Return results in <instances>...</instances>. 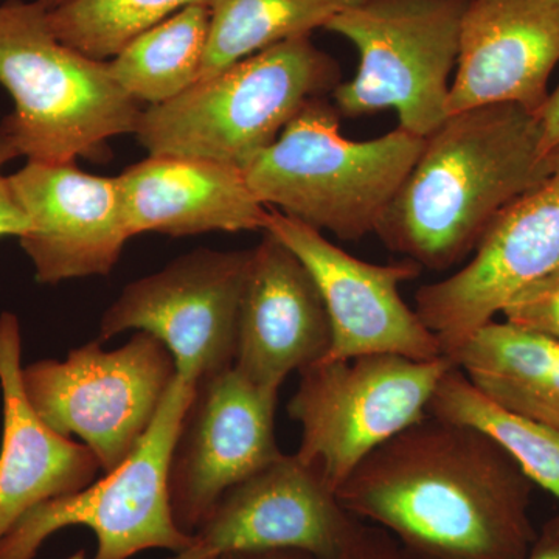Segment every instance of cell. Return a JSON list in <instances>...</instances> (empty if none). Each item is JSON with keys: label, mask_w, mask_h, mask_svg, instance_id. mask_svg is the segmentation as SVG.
I'll return each instance as SVG.
<instances>
[{"label": "cell", "mask_w": 559, "mask_h": 559, "mask_svg": "<svg viewBox=\"0 0 559 559\" xmlns=\"http://www.w3.org/2000/svg\"><path fill=\"white\" fill-rule=\"evenodd\" d=\"M533 487L487 433L428 415L364 459L336 498L411 559H524L538 535Z\"/></svg>", "instance_id": "cell-1"}, {"label": "cell", "mask_w": 559, "mask_h": 559, "mask_svg": "<svg viewBox=\"0 0 559 559\" xmlns=\"http://www.w3.org/2000/svg\"><path fill=\"white\" fill-rule=\"evenodd\" d=\"M539 138V117L521 106L451 114L426 138L374 234L426 270L457 266L503 210L551 175Z\"/></svg>", "instance_id": "cell-2"}, {"label": "cell", "mask_w": 559, "mask_h": 559, "mask_svg": "<svg viewBox=\"0 0 559 559\" xmlns=\"http://www.w3.org/2000/svg\"><path fill=\"white\" fill-rule=\"evenodd\" d=\"M0 84L14 110L0 124L39 164L106 162L108 140L135 134L143 109L94 60L55 36L38 0L0 3Z\"/></svg>", "instance_id": "cell-3"}, {"label": "cell", "mask_w": 559, "mask_h": 559, "mask_svg": "<svg viewBox=\"0 0 559 559\" xmlns=\"http://www.w3.org/2000/svg\"><path fill=\"white\" fill-rule=\"evenodd\" d=\"M326 97L308 102L277 140L242 170L261 204L340 240L377 231L425 138L399 127L378 139H345Z\"/></svg>", "instance_id": "cell-4"}, {"label": "cell", "mask_w": 559, "mask_h": 559, "mask_svg": "<svg viewBox=\"0 0 559 559\" xmlns=\"http://www.w3.org/2000/svg\"><path fill=\"white\" fill-rule=\"evenodd\" d=\"M340 62L311 36L275 44L150 106L135 138L153 156L218 162L245 170L314 98L342 83Z\"/></svg>", "instance_id": "cell-5"}, {"label": "cell", "mask_w": 559, "mask_h": 559, "mask_svg": "<svg viewBox=\"0 0 559 559\" xmlns=\"http://www.w3.org/2000/svg\"><path fill=\"white\" fill-rule=\"evenodd\" d=\"M468 0H356L323 31L349 40L356 75L333 92L341 116L393 109L403 130L429 138L448 119L450 76Z\"/></svg>", "instance_id": "cell-6"}, {"label": "cell", "mask_w": 559, "mask_h": 559, "mask_svg": "<svg viewBox=\"0 0 559 559\" xmlns=\"http://www.w3.org/2000/svg\"><path fill=\"white\" fill-rule=\"evenodd\" d=\"M194 389L197 382L176 374L156 418L130 457L95 484L27 511L0 540V559H35L51 535L68 527H87L94 533V559L190 549L197 539L183 533L173 518L168 469Z\"/></svg>", "instance_id": "cell-7"}, {"label": "cell", "mask_w": 559, "mask_h": 559, "mask_svg": "<svg viewBox=\"0 0 559 559\" xmlns=\"http://www.w3.org/2000/svg\"><path fill=\"white\" fill-rule=\"evenodd\" d=\"M455 364L367 355L300 371L288 414L301 426L297 457L334 492L364 459L428 417L429 401Z\"/></svg>", "instance_id": "cell-8"}, {"label": "cell", "mask_w": 559, "mask_h": 559, "mask_svg": "<svg viewBox=\"0 0 559 559\" xmlns=\"http://www.w3.org/2000/svg\"><path fill=\"white\" fill-rule=\"evenodd\" d=\"M103 342L70 349L62 360L22 367L25 396L55 432L79 437L103 473L116 469L150 429L173 381L176 364L156 337L138 331L123 347Z\"/></svg>", "instance_id": "cell-9"}, {"label": "cell", "mask_w": 559, "mask_h": 559, "mask_svg": "<svg viewBox=\"0 0 559 559\" xmlns=\"http://www.w3.org/2000/svg\"><path fill=\"white\" fill-rule=\"evenodd\" d=\"M252 249H197L132 282L100 320L98 337L148 333L171 353L176 374L200 382L231 369Z\"/></svg>", "instance_id": "cell-10"}, {"label": "cell", "mask_w": 559, "mask_h": 559, "mask_svg": "<svg viewBox=\"0 0 559 559\" xmlns=\"http://www.w3.org/2000/svg\"><path fill=\"white\" fill-rule=\"evenodd\" d=\"M558 264L559 168L500 213L469 263L421 286L415 311L451 359L520 290Z\"/></svg>", "instance_id": "cell-11"}, {"label": "cell", "mask_w": 559, "mask_h": 559, "mask_svg": "<svg viewBox=\"0 0 559 559\" xmlns=\"http://www.w3.org/2000/svg\"><path fill=\"white\" fill-rule=\"evenodd\" d=\"M277 396L235 367L198 382L168 469L173 518L183 533L194 536L230 488L283 454Z\"/></svg>", "instance_id": "cell-12"}, {"label": "cell", "mask_w": 559, "mask_h": 559, "mask_svg": "<svg viewBox=\"0 0 559 559\" xmlns=\"http://www.w3.org/2000/svg\"><path fill=\"white\" fill-rule=\"evenodd\" d=\"M264 231L296 253L322 294L331 322V347L323 360L367 355L430 360L443 356L436 334L400 294L401 283L421 274L419 264L407 259L392 264L356 259L322 231L277 209H270Z\"/></svg>", "instance_id": "cell-13"}, {"label": "cell", "mask_w": 559, "mask_h": 559, "mask_svg": "<svg viewBox=\"0 0 559 559\" xmlns=\"http://www.w3.org/2000/svg\"><path fill=\"white\" fill-rule=\"evenodd\" d=\"M9 180L31 219L20 241L36 282L110 274L132 238L119 178L90 175L76 162H27Z\"/></svg>", "instance_id": "cell-14"}, {"label": "cell", "mask_w": 559, "mask_h": 559, "mask_svg": "<svg viewBox=\"0 0 559 559\" xmlns=\"http://www.w3.org/2000/svg\"><path fill=\"white\" fill-rule=\"evenodd\" d=\"M356 521L311 466L282 454L230 488L194 539L216 555L289 549L333 559Z\"/></svg>", "instance_id": "cell-15"}, {"label": "cell", "mask_w": 559, "mask_h": 559, "mask_svg": "<svg viewBox=\"0 0 559 559\" xmlns=\"http://www.w3.org/2000/svg\"><path fill=\"white\" fill-rule=\"evenodd\" d=\"M559 62V0H468L448 114L516 105L539 117Z\"/></svg>", "instance_id": "cell-16"}, {"label": "cell", "mask_w": 559, "mask_h": 559, "mask_svg": "<svg viewBox=\"0 0 559 559\" xmlns=\"http://www.w3.org/2000/svg\"><path fill=\"white\" fill-rule=\"evenodd\" d=\"M330 347L329 311L310 271L288 246L263 231L242 293L235 369L278 393L293 371L319 364Z\"/></svg>", "instance_id": "cell-17"}, {"label": "cell", "mask_w": 559, "mask_h": 559, "mask_svg": "<svg viewBox=\"0 0 559 559\" xmlns=\"http://www.w3.org/2000/svg\"><path fill=\"white\" fill-rule=\"evenodd\" d=\"M22 337L13 312L0 314V390L3 432L0 448V540L47 500L72 495L100 469L86 444L50 429L33 411L21 380Z\"/></svg>", "instance_id": "cell-18"}, {"label": "cell", "mask_w": 559, "mask_h": 559, "mask_svg": "<svg viewBox=\"0 0 559 559\" xmlns=\"http://www.w3.org/2000/svg\"><path fill=\"white\" fill-rule=\"evenodd\" d=\"M117 178L132 237L266 229L270 209L257 200L240 168L150 154Z\"/></svg>", "instance_id": "cell-19"}, {"label": "cell", "mask_w": 559, "mask_h": 559, "mask_svg": "<svg viewBox=\"0 0 559 559\" xmlns=\"http://www.w3.org/2000/svg\"><path fill=\"white\" fill-rule=\"evenodd\" d=\"M451 360L488 399L559 430V342L492 320Z\"/></svg>", "instance_id": "cell-20"}, {"label": "cell", "mask_w": 559, "mask_h": 559, "mask_svg": "<svg viewBox=\"0 0 559 559\" xmlns=\"http://www.w3.org/2000/svg\"><path fill=\"white\" fill-rule=\"evenodd\" d=\"M209 33V5L187 7L110 58V75L134 100L164 105L200 80Z\"/></svg>", "instance_id": "cell-21"}, {"label": "cell", "mask_w": 559, "mask_h": 559, "mask_svg": "<svg viewBox=\"0 0 559 559\" xmlns=\"http://www.w3.org/2000/svg\"><path fill=\"white\" fill-rule=\"evenodd\" d=\"M428 415L487 433L533 485L559 500V430L500 406L457 366L441 378L429 401Z\"/></svg>", "instance_id": "cell-22"}, {"label": "cell", "mask_w": 559, "mask_h": 559, "mask_svg": "<svg viewBox=\"0 0 559 559\" xmlns=\"http://www.w3.org/2000/svg\"><path fill=\"white\" fill-rule=\"evenodd\" d=\"M356 0H210L200 80L283 40L311 36Z\"/></svg>", "instance_id": "cell-23"}, {"label": "cell", "mask_w": 559, "mask_h": 559, "mask_svg": "<svg viewBox=\"0 0 559 559\" xmlns=\"http://www.w3.org/2000/svg\"><path fill=\"white\" fill-rule=\"evenodd\" d=\"M210 0H70L49 11L55 36L66 46L108 61L132 39L190 5Z\"/></svg>", "instance_id": "cell-24"}, {"label": "cell", "mask_w": 559, "mask_h": 559, "mask_svg": "<svg viewBox=\"0 0 559 559\" xmlns=\"http://www.w3.org/2000/svg\"><path fill=\"white\" fill-rule=\"evenodd\" d=\"M506 322L559 342V264L503 307Z\"/></svg>", "instance_id": "cell-25"}, {"label": "cell", "mask_w": 559, "mask_h": 559, "mask_svg": "<svg viewBox=\"0 0 559 559\" xmlns=\"http://www.w3.org/2000/svg\"><path fill=\"white\" fill-rule=\"evenodd\" d=\"M333 559H411L390 533L369 522L356 521L340 554Z\"/></svg>", "instance_id": "cell-26"}, {"label": "cell", "mask_w": 559, "mask_h": 559, "mask_svg": "<svg viewBox=\"0 0 559 559\" xmlns=\"http://www.w3.org/2000/svg\"><path fill=\"white\" fill-rule=\"evenodd\" d=\"M20 156V151L14 145L13 139L0 124V238H21L31 230V219L14 197L9 176H3L2 173L3 167L10 160Z\"/></svg>", "instance_id": "cell-27"}, {"label": "cell", "mask_w": 559, "mask_h": 559, "mask_svg": "<svg viewBox=\"0 0 559 559\" xmlns=\"http://www.w3.org/2000/svg\"><path fill=\"white\" fill-rule=\"evenodd\" d=\"M539 157L551 173L559 168V86L539 114Z\"/></svg>", "instance_id": "cell-28"}, {"label": "cell", "mask_w": 559, "mask_h": 559, "mask_svg": "<svg viewBox=\"0 0 559 559\" xmlns=\"http://www.w3.org/2000/svg\"><path fill=\"white\" fill-rule=\"evenodd\" d=\"M524 559H559V516L551 518L540 527Z\"/></svg>", "instance_id": "cell-29"}, {"label": "cell", "mask_w": 559, "mask_h": 559, "mask_svg": "<svg viewBox=\"0 0 559 559\" xmlns=\"http://www.w3.org/2000/svg\"><path fill=\"white\" fill-rule=\"evenodd\" d=\"M215 559H316L311 555L300 550L275 549V550H250L229 551V554L216 555Z\"/></svg>", "instance_id": "cell-30"}, {"label": "cell", "mask_w": 559, "mask_h": 559, "mask_svg": "<svg viewBox=\"0 0 559 559\" xmlns=\"http://www.w3.org/2000/svg\"><path fill=\"white\" fill-rule=\"evenodd\" d=\"M215 551L210 550L209 547L202 546V544L197 540L190 549L179 551V554H175L167 559H215ZM68 559H86V551L79 550Z\"/></svg>", "instance_id": "cell-31"}, {"label": "cell", "mask_w": 559, "mask_h": 559, "mask_svg": "<svg viewBox=\"0 0 559 559\" xmlns=\"http://www.w3.org/2000/svg\"><path fill=\"white\" fill-rule=\"evenodd\" d=\"M39 3H43L47 10L51 11L58 9V7L64 5V3L70 2V0H38Z\"/></svg>", "instance_id": "cell-32"}]
</instances>
